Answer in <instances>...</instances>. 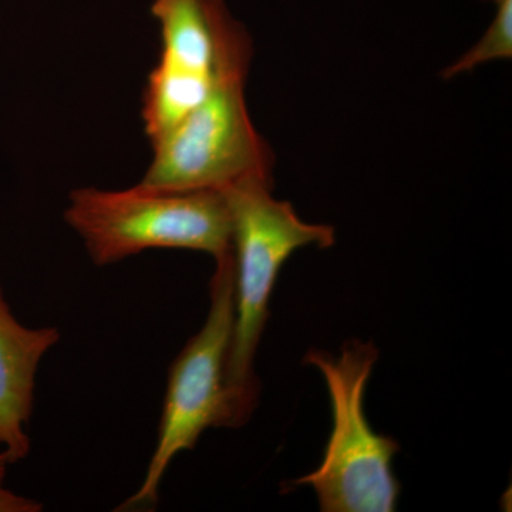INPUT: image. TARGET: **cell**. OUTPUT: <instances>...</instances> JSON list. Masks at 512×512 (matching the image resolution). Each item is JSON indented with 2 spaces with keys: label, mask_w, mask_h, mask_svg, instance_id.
I'll return each mask as SVG.
<instances>
[{
  "label": "cell",
  "mask_w": 512,
  "mask_h": 512,
  "mask_svg": "<svg viewBox=\"0 0 512 512\" xmlns=\"http://www.w3.org/2000/svg\"><path fill=\"white\" fill-rule=\"evenodd\" d=\"M232 221L235 320L227 375V427H241L259 396L255 356L282 266L298 249L333 247L335 228L301 220L272 195V177L249 175L222 188Z\"/></svg>",
  "instance_id": "6da1fadb"
},
{
  "label": "cell",
  "mask_w": 512,
  "mask_h": 512,
  "mask_svg": "<svg viewBox=\"0 0 512 512\" xmlns=\"http://www.w3.org/2000/svg\"><path fill=\"white\" fill-rule=\"evenodd\" d=\"M379 350L372 342L350 340L339 356L312 349L303 357L325 377L332 407V433L319 467L293 481L311 487L323 512H392L400 483L393 460L400 444L376 433L365 413V392Z\"/></svg>",
  "instance_id": "7a4b0ae2"
},
{
  "label": "cell",
  "mask_w": 512,
  "mask_h": 512,
  "mask_svg": "<svg viewBox=\"0 0 512 512\" xmlns=\"http://www.w3.org/2000/svg\"><path fill=\"white\" fill-rule=\"evenodd\" d=\"M64 217L100 266L148 249H190L215 261L232 252L231 212L221 190L80 188Z\"/></svg>",
  "instance_id": "3957f363"
},
{
  "label": "cell",
  "mask_w": 512,
  "mask_h": 512,
  "mask_svg": "<svg viewBox=\"0 0 512 512\" xmlns=\"http://www.w3.org/2000/svg\"><path fill=\"white\" fill-rule=\"evenodd\" d=\"M161 55L148 76L143 120L150 143L173 130L221 79L248 73L252 40L225 0H154Z\"/></svg>",
  "instance_id": "277c9868"
},
{
  "label": "cell",
  "mask_w": 512,
  "mask_h": 512,
  "mask_svg": "<svg viewBox=\"0 0 512 512\" xmlns=\"http://www.w3.org/2000/svg\"><path fill=\"white\" fill-rule=\"evenodd\" d=\"M215 262L207 320L171 366L156 450L140 490L119 510L154 507L171 461L192 450L205 430L227 427L225 375L235 320L232 252Z\"/></svg>",
  "instance_id": "5b68a950"
},
{
  "label": "cell",
  "mask_w": 512,
  "mask_h": 512,
  "mask_svg": "<svg viewBox=\"0 0 512 512\" xmlns=\"http://www.w3.org/2000/svg\"><path fill=\"white\" fill-rule=\"evenodd\" d=\"M248 73L221 79L197 109L156 143L140 185L161 191L222 190L249 175L272 177L274 153L245 100Z\"/></svg>",
  "instance_id": "8992f818"
},
{
  "label": "cell",
  "mask_w": 512,
  "mask_h": 512,
  "mask_svg": "<svg viewBox=\"0 0 512 512\" xmlns=\"http://www.w3.org/2000/svg\"><path fill=\"white\" fill-rule=\"evenodd\" d=\"M59 339L55 328L23 326L0 286V446L12 463L29 454L25 426L32 413L37 366Z\"/></svg>",
  "instance_id": "52a82bcc"
},
{
  "label": "cell",
  "mask_w": 512,
  "mask_h": 512,
  "mask_svg": "<svg viewBox=\"0 0 512 512\" xmlns=\"http://www.w3.org/2000/svg\"><path fill=\"white\" fill-rule=\"evenodd\" d=\"M497 12L490 28L476 46L451 64L443 72V79H453L460 74L473 72L477 67L495 60H511L512 57V0H491Z\"/></svg>",
  "instance_id": "ba28073f"
},
{
  "label": "cell",
  "mask_w": 512,
  "mask_h": 512,
  "mask_svg": "<svg viewBox=\"0 0 512 512\" xmlns=\"http://www.w3.org/2000/svg\"><path fill=\"white\" fill-rule=\"evenodd\" d=\"M10 461L5 451H0V512H36L40 511V505L28 498L13 494L5 487L6 470Z\"/></svg>",
  "instance_id": "9c48e42d"
}]
</instances>
